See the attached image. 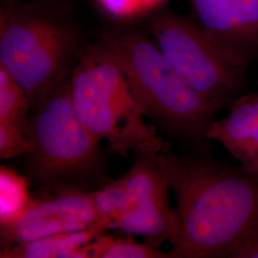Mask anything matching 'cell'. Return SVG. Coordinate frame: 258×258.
I'll use <instances>...</instances> for the list:
<instances>
[{"label":"cell","instance_id":"obj_1","mask_svg":"<svg viewBox=\"0 0 258 258\" xmlns=\"http://www.w3.org/2000/svg\"><path fill=\"white\" fill-rule=\"evenodd\" d=\"M175 195L180 239L169 258H235L258 236V176L210 153L171 149L158 156Z\"/></svg>","mask_w":258,"mask_h":258},{"label":"cell","instance_id":"obj_2","mask_svg":"<svg viewBox=\"0 0 258 258\" xmlns=\"http://www.w3.org/2000/svg\"><path fill=\"white\" fill-rule=\"evenodd\" d=\"M101 43L126 77L146 116L188 148H209L218 111L178 74L149 34L134 27L106 32Z\"/></svg>","mask_w":258,"mask_h":258},{"label":"cell","instance_id":"obj_3","mask_svg":"<svg viewBox=\"0 0 258 258\" xmlns=\"http://www.w3.org/2000/svg\"><path fill=\"white\" fill-rule=\"evenodd\" d=\"M70 89L79 120L116 154L158 157L170 149L146 121L126 77L101 41L83 48L70 75Z\"/></svg>","mask_w":258,"mask_h":258},{"label":"cell","instance_id":"obj_4","mask_svg":"<svg viewBox=\"0 0 258 258\" xmlns=\"http://www.w3.org/2000/svg\"><path fill=\"white\" fill-rule=\"evenodd\" d=\"M0 12V65L26 91L36 109L74 67L83 50L71 19L56 10L3 0Z\"/></svg>","mask_w":258,"mask_h":258},{"label":"cell","instance_id":"obj_5","mask_svg":"<svg viewBox=\"0 0 258 258\" xmlns=\"http://www.w3.org/2000/svg\"><path fill=\"white\" fill-rule=\"evenodd\" d=\"M72 72V71H71ZM57 83L29 119L33 145L29 172L47 189L81 188L103 171L100 141L75 113L70 75Z\"/></svg>","mask_w":258,"mask_h":258},{"label":"cell","instance_id":"obj_6","mask_svg":"<svg viewBox=\"0 0 258 258\" xmlns=\"http://www.w3.org/2000/svg\"><path fill=\"white\" fill-rule=\"evenodd\" d=\"M148 27L169 64L218 112L248 93L246 74L251 60L213 38L195 19L162 11Z\"/></svg>","mask_w":258,"mask_h":258},{"label":"cell","instance_id":"obj_7","mask_svg":"<svg viewBox=\"0 0 258 258\" xmlns=\"http://www.w3.org/2000/svg\"><path fill=\"white\" fill-rule=\"evenodd\" d=\"M157 158L135 157L122 176L126 206L117 230L141 236L156 249L166 242L174 248L180 239V220L169 203L170 186Z\"/></svg>","mask_w":258,"mask_h":258},{"label":"cell","instance_id":"obj_8","mask_svg":"<svg viewBox=\"0 0 258 258\" xmlns=\"http://www.w3.org/2000/svg\"><path fill=\"white\" fill-rule=\"evenodd\" d=\"M100 230L90 194L81 188H64L32 199L17 221L0 226L1 248L58 233Z\"/></svg>","mask_w":258,"mask_h":258},{"label":"cell","instance_id":"obj_9","mask_svg":"<svg viewBox=\"0 0 258 258\" xmlns=\"http://www.w3.org/2000/svg\"><path fill=\"white\" fill-rule=\"evenodd\" d=\"M208 138L220 143L240 166L258 176V90L233 102L228 115L212 123Z\"/></svg>","mask_w":258,"mask_h":258},{"label":"cell","instance_id":"obj_10","mask_svg":"<svg viewBox=\"0 0 258 258\" xmlns=\"http://www.w3.org/2000/svg\"><path fill=\"white\" fill-rule=\"evenodd\" d=\"M195 21L222 44L238 51L252 61L249 44L240 27L233 0H186Z\"/></svg>","mask_w":258,"mask_h":258},{"label":"cell","instance_id":"obj_11","mask_svg":"<svg viewBox=\"0 0 258 258\" xmlns=\"http://www.w3.org/2000/svg\"><path fill=\"white\" fill-rule=\"evenodd\" d=\"M100 230L64 232L1 248V258H88L87 245Z\"/></svg>","mask_w":258,"mask_h":258},{"label":"cell","instance_id":"obj_12","mask_svg":"<svg viewBox=\"0 0 258 258\" xmlns=\"http://www.w3.org/2000/svg\"><path fill=\"white\" fill-rule=\"evenodd\" d=\"M32 201L28 180L14 169L0 167V226L17 221Z\"/></svg>","mask_w":258,"mask_h":258},{"label":"cell","instance_id":"obj_13","mask_svg":"<svg viewBox=\"0 0 258 258\" xmlns=\"http://www.w3.org/2000/svg\"><path fill=\"white\" fill-rule=\"evenodd\" d=\"M88 258H169L168 251L156 249L146 242L120 238L105 232L87 245Z\"/></svg>","mask_w":258,"mask_h":258},{"label":"cell","instance_id":"obj_14","mask_svg":"<svg viewBox=\"0 0 258 258\" xmlns=\"http://www.w3.org/2000/svg\"><path fill=\"white\" fill-rule=\"evenodd\" d=\"M98 220L104 231L117 230L126 206V192L122 177L89 192Z\"/></svg>","mask_w":258,"mask_h":258},{"label":"cell","instance_id":"obj_15","mask_svg":"<svg viewBox=\"0 0 258 258\" xmlns=\"http://www.w3.org/2000/svg\"><path fill=\"white\" fill-rule=\"evenodd\" d=\"M29 109L31 104L27 93L0 65V121L12 123L27 131Z\"/></svg>","mask_w":258,"mask_h":258},{"label":"cell","instance_id":"obj_16","mask_svg":"<svg viewBox=\"0 0 258 258\" xmlns=\"http://www.w3.org/2000/svg\"><path fill=\"white\" fill-rule=\"evenodd\" d=\"M33 150L27 131L5 121H0V158L7 160L29 155Z\"/></svg>","mask_w":258,"mask_h":258},{"label":"cell","instance_id":"obj_17","mask_svg":"<svg viewBox=\"0 0 258 258\" xmlns=\"http://www.w3.org/2000/svg\"><path fill=\"white\" fill-rule=\"evenodd\" d=\"M236 17L249 49L258 57V0H233Z\"/></svg>","mask_w":258,"mask_h":258},{"label":"cell","instance_id":"obj_18","mask_svg":"<svg viewBox=\"0 0 258 258\" xmlns=\"http://www.w3.org/2000/svg\"><path fill=\"white\" fill-rule=\"evenodd\" d=\"M166 0H97L100 6L112 17L133 18L155 10Z\"/></svg>","mask_w":258,"mask_h":258},{"label":"cell","instance_id":"obj_19","mask_svg":"<svg viewBox=\"0 0 258 258\" xmlns=\"http://www.w3.org/2000/svg\"><path fill=\"white\" fill-rule=\"evenodd\" d=\"M2 1H3V0H2Z\"/></svg>","mask_w":258,"mask_h":258}]
</instances>
